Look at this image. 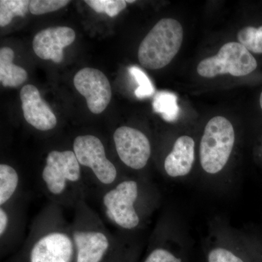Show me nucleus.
I'll return each instance as SVG.
<instances>
[{"label": "nucleus", "instance_id": "nucleus-1", "mask_svg": "<svg viewBox=\"0 0 262 262\" xmlns=\"http://www.w3.org/2000/svg\"><path fill=\"white\" fill-rule=\"evenodd\" d=\"M29 262H73L76 251L70 224L52 203L34 220L28 236Z\"/></svg>", "mask_w": 262, "mask_h": 262}, {"label": "nucleus", "instance_id": "nucleus-2", "mask_svg": "<svg viewBox=\"0 0 262 262\" xmlns=\"http://www.w3.org/2000/svg\"><path fill=\"white\" fill-rule=\"evenodd\" d=\"M45 192L58 206H77L84 200L85 187L78 160L72 150L48 153L41 172Z\"/></svg>", "mask_w": 262, "mask_h": 262}, {"label": "nucleus", "instance_id": "nucleus-3", "mask_svg": "<svg viewBox=\"0 0 262 262\" xmlns=\"http://www.w3.org/2000/svg\"><path fill=\"white\" fill-rule=\"evenodd\" d=\"M75 208L70 227L76 262H101L111 248L115 237L84 200L79 202Z\"/></svg>", "mask_w": 262, "mask_h": 262}, {"label": "nucleus", "instance_id": "nucleus-4", "mask_svg": "<svg viewBox=\"0 0 262 262\" xmlns=\"http://www.w3.org/2000/svg\"><path fill=\"white\" fill-rule=\"evenodd\" d=\"M141 184L134 179H121L103 194V213L115 227L122 230L139 228L142 222L140 202Z\"/></svg>", "mask_w": 262, "mask_h": 262}, {"label": "nucleus", "instance_id": "nucleus-5", "mask_svg": "<svg viewBox=\"0 0 262 262\" xmlns=\"http://www.w3.org/2000/svg\"><path fill=\"white\" fill-rule=\"evenodd\" d=\"M183 37L184 30L178 20L161 19L139 46L138 58L141 66L152 70L166 67L179 53Z\"/></svg>", "mask_w": 262, "mask_h": 262}, {"label": "nucleus", "instance_id": "nucleus-6", "mask_svg": "<svg viewBox=\"0 0 262 262\" xmlns=\"http://www.w3.org/2000/svg\"><path fill=\"white\" fill-rule=\"evenodd\" d=\"M235 142L233 125L225 117H213L207 123L200 144V163L203 171L214 176L223 171Z\"/></svg>", "mask_w": 262, "mask_h": 262}, {"label": "nucleus", "instance_id": "nucleus-7", "mask_svg": "<svg viewBox=\"0 0 262 262\" xmlns=\"http://www.w3.org/2000/svg\"><path fill=\"white\" fill-rule=\"evenodd\" d=\"M73 151L80 166L89 169L96 184L108 189L122 179L115 164L106 157L102 141L97 136H77L74 140Z\"/></svg>", "mask_w": 262, "mask_h": 262}, {"label": "nucleus", "instance_id": "nucleus-8", "mask_svg": "<svg viewBox=\"0 0 262 262\" xmlns=\"http://www.w3.org/2000/svg\"><path fill=\"white\" fill-rule=\"evenodd\" d=\"M257 62L250 51L239 42L224 45L215 56L200 62L196 71L200 75L212 78L220 75L243 77L256 70Z\"/></svg>", "mask_w": 262, "mask_h": 262}, {"label": "nucleus", "instance_id": "nucleus-9", "mask_svg": "<svg viewBox=\"0 0 262 262\" xmlns=\"http://www.w3.org/2000/svg\"><path fill=\"white\" fill-rule=\"evenodd\" d=\"M114 142L122 163L134 170L144 169L151 157V144L145 134L129 126L118 127L114 133Z\"/></svg>", "mask_w": 262, "mask_h": 262}, {"label": "nucleus", "instance_id": "nucleus-10", "mask_svg": "<svg viewBox=\"0 0 262 262\" xmlns=\"http://www.w3.org/2000/svg\"><path fill=\"white\" fill-rule=\"evenodd\" d=\"M76 89L87 101L88 107L94 114L102 113L112 98V88L106 76L96 69L86 67L74 77Z\"/></svg>", "mask_w": 262, "mask_h": 262}, {"label": "nucleus", "instance_id": "nucleus-11", "mask_svg": "<svg viewBox=\"0 0 262 262\" xmlns=\"http://www.w3.org/2000/svg\"><path fill=\"white\" fill-rule=\"evenodd\" d=\"M75 37V31L70 27H49L36 34L33 39V50L43 60L61 63L63 58V48L72 44Z\"/></svg>", "mask_w": 262, "mask_h": 262}, {"label": "nucleus", "instance_id": "nucleus-12", "mask_svg": "<svg viewBox=\"0 0 262 262\" xmlns=\"http://www.w3.org/2000/svg\"><path fill=\"white\" fill-rule=\"evenodd\" d=\"M20 96L24 118L29 125L40 131L51 130L56 126V115L41 97L35 86L24 85Z\"/></svg>", "mask_w": 262, "mask_h": 262}, {"label": "nucleus", "instance_id": "nucleus-13", "mask_svg": "<svg viewBox=\"0 0 262 262\" xmlns=\"http://www.w3.org/2000/svg\"><path fill=\"white\" fill-rule=\"evenodd\" d=\"M195 160V142L189 136H182L174 143L173 149L165 158L164 170L172 179L183 178L192 171Z\"/></svg>", "mask_w": 262, "mask_h": 262}, {"label": "nucleus", "instance_id": "nucleus-14", "mask_svg": "<svg viewBox=\"0 0 262 262\" xmlns=\"http://www.w3.org/2000/svg\"><path fill=\"white\" fill-rule=\"evenodd\" d=\"M14 56L11 48L0 50V81L4 87H18L27 80V71L13 63Z\"/></svg>", "mask_w": 262, "mask_h": 262}, {"label": "nucleus", "instance_id": "nucleus-15", "mask_svg": "<svg viewBox=\"0 0 262 262\" xmlns=\"http://www.w3.org/2000/svg\"><path fill=\"white\" fill-rule=\"evenodd\" d=\"M18 171L8 164L0 165V207L11 203L20 186Z\"/></svg>", "mask_w": 262, "mask_h": 262}, {"label": "nucleus", "instance_id": "nucleus-16", "mask_svg": "<svg viewBox=\"0 0 262 262\" xmlns=\"http://www.w3.org/2000/svg\"><path fill=\"white\" fill-rule=\"evenodd\" d=\"M177 96L172 93L161 91L155 95L153 101V110L160 114L165 121H175L179 117V107Z\"/></svg>", "mask_w": 262, "mask_h": 262}, {"label": "nucleus", "instance_id": "nucleus-17", "mask_svg": "<svg viewBox=\"0 0 262 262\" xmlns=\"http://www.w3.org/2000/svg\"><path fill=\"white\" fill-rule=\"evenodd\" d=\"M29 4L28 0H1L0 27L9 25L15 16H25L29 10Z\"/></svg>", "mask_w": 262, "mask_h": 262}, {"label": "nucleus", "instance_id": "nucleus-18", "mask_svg": "<svg viewBox=\"0 0 262 262\" xmlns=\"http://www.w3.org/2000/svg\"><path fill=\"white\" fill-rule=\"evenodd\" d=\"M237 39L248 51L262 53V27H245L237 34Z\"/></svg>", "mask_w": 262, "mask_h": 262}, {"label": "nucleus", "instance_id": "nucleus-19", "mask_svg": "<svg viewBox=\"0 0 262 262\" xmlns=\"http://www.w3.org/2000/svg\"><path fill=\"white\" fill-rule=\"evenodd\" d=\"M84 3L89 5L96 13H104L113 18L127 6L125 0H85Z\"/></svg>", "mask_w": 262, "mask_h": 262}, {"label": "nucleus", "instance_id": "nucleus-20", "mask_svg": "<svg viewBox=\"0 0 262 262\" xmlns=\"http://www.w3.org/2000/svg\"><path fill=\"white\" fill-rule=\"evenodd\" d=\"M129 72L139 84V87L135 91L136 97L143 98L150 97L155 94V88L147 75L137 67H131Z\"/></svg>", "mask_w": 262, "mask_h": 262}, {"label": "nucleus", "instance_id": "nucleus-21", "mask_svg": "<svg viewBox=\"0 0 262 262\" xmlns=\"http://www.w3.org/2000/svg\"><path fill=\"white\" fill-rule=\"evenodd\" d=\"M70 3L67 0H32L29 11L33 15H42L56 11Z\"/></svg>", "mask_w": 262, "mask_h": 262}, {"label": "nucleus", "instance_id": "nucleus-22", "mask_svg": "<svg viewBox=\"0 0 262 262\" xmlns=\"http://www.w3.org/2000/svg\"><path fill=\"white\" fill-rule=\"evenodd\" d=\"M208 262H244L238 255L229 248L217 246L210 250L208 254Z\"/></svg>", "mask_w": 262, "mask_h": 262}, {"label": "nucleus", "instance_id": "nucleus-23", "mask_svg": "<svg viewBox=\"0 0 262 262\" xmlns=\"http://www.w3.org/2000/svg\"><path fill=\"white\" fill-rule=\"evenodd\" d=\"M8 206L0 207V238H8L13 224V213Z\"/></svg>", "mask_w": 262, "mask_h": 262}, {"label": "nucleus", "instance_id": "nucleus-24", "mask_svg": "<svg viewBox=\"0 0 262 262\" xmlns=\"http://www.w3.org/2000/svg\"><path fill=\"white\" fill-rule=\"evenodd\" d=\"M144 262H182L173 253L165 248H156L150 252Z\"/></svg>", "mask_w": 262, "mask_h": 262}, {"label": "nucleus", "instance_id": "nucleus-25", "mask_svg": "<svg viewBox=\"0 0 262 262\" xmlns=\"http://www.w3.org/2000/svg\"><path fill=\"white\" fill-rule=\"evenodd\" d=\"M260 106H261V108H262V92L261 96H260Z\"/></svg>", "mask_w": 262, "mask_h": 262}, {"label": "nucleus", "instance_id": "nucleus-26", "mask_svg": "<svg viewBox=\"0 0 262 262\" xmlns=\"http://www.w3.org/2000/svg\"><path fill=\"white\" fill-rule=\"evenodd\" d=\"M127 3H135V1H126Z\"/></svg>", "mask_w": 262, "mask_h": 262}]
</instances>
